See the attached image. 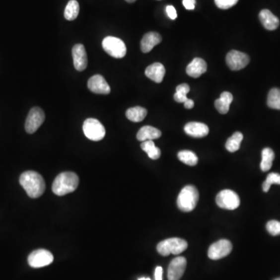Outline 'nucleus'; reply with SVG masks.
<instances>
[{
    "mask_svg": "<svg viewBox=\"0 0 280 280\" xmlns=\"http://www.w3.org/2000/svg\"><path fill=\"white\" fill-rule=\"evenodd\" d=\"M20 184L29 197L37 199L43 195L45 183L41 174L35 171L23 172L20 177Z\"/></svg>",
    "mask_w": 280,
    "mask_h": 280,
    "instance_id": "nucleus-1",
    "label": "nucleus"
},
{
    "mask_svg": "<svg viewBox=\"0 0 280 280\" xmlns=\"http://www.w3.org/2000/svg\"><path fill=\"white\" fill-rule=\"evenodd\" d=\"M79 185V178L73 172L59 174L52 184V192L56 196H63L74 192Z\"/></svg>",
    "mask_w": 280,
    "mask_h": 280,
    "instance_id": "nucleus-2",
    "label": "nucleus"
},
{
    "mask_svg": "<svg viewBox=\"0 0 280 280\" xmlns=\"http://www.w3.org/2000/svg\"><path fill=\"white\" fill-rule=\"evenodd\" d=\"M200 194L193 185H187L181 191L177 200L178 208L183 212H191L196 208Z\"/></svg>",
    "mask_w": 280,
    "mask_h": 280,
    "instance_id": "nucleus-3",
    "label": "nucleus"
},
{
    "mask_svg": "<svg viewBox=\"0 0 280 280\" xmlns=\"http://www.w3.org/2000/svg\"><path fill=\"white\" fill-rule=\"evenodd\" d=\"M188 248V243L185 240L178 237L166 239L157 244L156 250L160 255L167 256L171 255H179Z\"/></svg>",
    "mask_w": 280,
    "mask_h": 280,
    "instance_id": "nucleus-4",
    "label": "nucleus"
},
{
    "mask_svg": "<svg viewBox=\"0 0 280 280\" xmlns=\"http://www.w3.org/2000/svg\"><path fill=\"white\" fill-rule=\"evenodd\" d=\"M103 49L109 56L115 59H122L126 55V45L120 38L115 37L108 36L104 38L102 42Z\"/></svg>",
    "mask_w": 280,
    "mask_h": 280,
    "instance_id": "nucleus-5",
    "label": "nucleus"
},
{
    "mask_svg": "<svg viewBox=\"0 0 280 280\" xmlns=\"http://www.w3.org/2000/svg\"><path fill=\"white\" fill-rule=\"evenodd\" d=\"M83 133L92 141H100L105 137L106 131L101 122L95 119H87L83 122Z\"/></svg>",
    "mask_w": 280,
    "mask_h": 280,
    "instance_id": "nucleus-6",
    "label": "nucleus"
},
{
    "mask_svg": "<svg viewBox=\"0 0 280 280\" xmlns=\"http://www.w3.org/2000/svg\"><path fill=\"white\" fill-rule=\"evenodd\" d=\"M215 202L218 207L227 210H233L238 208L240 206V198L238 195L232 190L221 191L218 193Z\"/></svg>",
    "mask_w": 280,
    "mask_h": 280,
    "instance_id": "nucleus-7",
    "label": "nucleus"
},
{
    "mask_svg": "<svg viewBox=\"0 0 280 280\" xmlns=\"http://www.w3.org/2000/svg\"><path fill=\"white\" fill-rule=\"evenodd\" d=\"M45 115L43 110L34 107L29 112L25 122L26 132L29 134L35 133L39 129L40 126L43 124Z\"/></svg>",
    "mask_w": 280,
    "mask_h": 280,
    "instance_id": "nucleus-8",
    "label": "nucleus"
},
{
    "mask_svg": "<svg viewBox=\"0 0 280 280\" xmlns=\"http://www.w3.org/2000/svg\"><path fill=\"white\" fill-rule=\"evenodd\" d=\"M226 62L230 70L237 71L245 68L248 65L250 58L244 52L232 50L226 55Z\"/></svg>",
    "mask_w": 280,
    "mask_h": 280,
    "instance_id": "nucleus-9",
    "label": "nucleus"
},
{
    "mask_svg": "<svg viewBox=\"0 0 280 280\" xmlns=\"http://www.w3.org/2000/svg\"><path fill=\"white\" fill-rule=\"evenodd\" d=\"M232 244L228 240H219L209 248L208 256L212 260H218L227 256L232 251Z\"/></svg>",
    "mask_w": 280,
    "mask_h": 280,
    "instance_id": "nucleus-10",
    "label": "nucleus"
},
{
    "mask_svg": "<svg viewBox=\"0 0 280 280\" xmlns=\"http://www.w3.org/2000/svg\"><path fill=\"white\" fill-rule=\"evenodd\" d=\"M53 259L54 258L50 252L45 249H38L29 255L28 264L32 268L45 267L50 265Z\"/></svg>",
    "mask_w": 280,
    "mask_h": 280,
    "instance_id": "nucleus-11",
    "label": "nucleus"
},
{
    "mask_svg": "<svg viewBox=\"0 0 280 280\" xmlns=\"http://www.w3.org/2000/svg\"><path fill=\"white\" fill-rule=\"evenodd\" d=\"M187 261L184 257H177L171 261L167 270L168 280H180L186 269Z\"/></svg>",
    "mask_w": 280,
    "mask_h": 280,
    "instance_id": "nucleus-12",
    "label": "nucleus"
},
{
    "mask_svg": "<svg viewBox=\"0 0 280 280\" xmlns=\"http://www.w3.org/2000/svg\"><path fill=\"white\" fill-rule=\"evenodd\" d=\"M89 90L97 94H109L111 92L110 87L104 76L101 75H94L89 79L87 83Z\"/></svg>",
    "mask_w": 280,
    "mask_h": 280,
    "instance_id": "nucleus-13",
    "label": "nucleus"
},
{
    "mask_svg": "<svg viewBox=\"0 0 280 280\" xmlns=\"http://www.w3.org/2000/svg\"><path fill=\"white\" fill-rule=\"evenodd\" d=\"M73 65L77 71H83L87 67V55L85 47L82 44L75 45L72 50Z\"/></svg>",
    "mask_w": 280,
    "mask_h": 280,
    "instance_id": "nucleus-14",
    "label": "nucleus"
},
{
    "mask_svg": "<svg viewBox=\"0 0 280 280\" xmlns=\"http://www.w3.org/2000/svg\"><path fill=\"white\" fill-rule=\"evenodd\" d=\"M185 132L187 135L194 138H203L208 135L210 130L206 124L201 122H192L185 125Z\"/></svg>",
    "mask_w": 280,
    "mask_h": 280,
    "instance_id": "nucleus-15",
    "label": "nucleus"
},
{
    "mask_svg": "<svg viewBox=\"0 0 280 280\" xmlns=\"http://www.w3.org/2000/svg\"><path fill=\"white\" fill-rule=\"evenodd\" d=\"M207 70V64L201 58H196L191 62L186 68V72L189 76L199 78Z\"/></svg>",
    "mask_w": 280,
    "mask_h": 280,
    "instance_id": "nucleus-16",
    "label": "nucleus"
},
{
    "mask_svg": "<svg viewBox=\"0 0 280 280\" xmlns=\"http://www.w3.org/2000/svg\"><path fill=\"white\" fill-rule=\"evenodd\" d=\"M259 20L265 28L269 31H274L280 26L278 17L269 9H262L259 13Z\"/></svg>",
    "mask_w": 280,
    "mask_h": 280,
    "instance_id": "nucleus-17",
    "label": "nucleus"
},
{
    "mask_svg": "<svg viewBox=\"0 0 280 280\" xmlns=\"http://www.w3.org/2000/svg\"><path fill=\"white\" fill-rule=\"evenodd\" d=\"M166 70L163 64L155 63L145 69V74L151 80L160 83L165 75Z\"/></svg>",
    "mask_w": 280,
    "mask_h": 280,
    "instance_id": "nucleus-18",
    "label": "nucleus"
},
{
    "mask_svg": "<svg viewBox=\"0 0 280 280\" xmlns=\"http://www.w3.org/2000/svg\"><path fill=\"white\" fill-rule=\"evenodd\" d=\"M162 37L156 32H149L145 34L141 41V50L143 53H148L154 48L156 45L161 42Z\"/></svg>",
    "mask_w": 280,
    "mask_h": 280,
    "instance_id": "nucleus-19",
    "label": "nucleus"
},
{
    "mask_svg": "<svg viewBox=\"0 0 280 280\" xmlns=\"http://www.w3.org/2000/svg\"><path fill=\"white\" fill-rule=\"evenodd\" d=\"M162 133L160 130L152 126H145L140 129L137 135V140L141 142L146 140H153L160 138Z\"/></svg>",
    "mask_w": 280,
    "mask_h": 280,
    "instance_id": "nucleus-20",
    "label": "nucleus"
},
{
    "mask_svg": "<svg viewBox=\"0 0 280 280\" xmlns=\"http://www.w3.org/2000/svg\"><path fill=\"white\" fill-rule=\"evenodd\" d=\"M233 95L230 92H223L221 93L220 97L215 100V108L219 113L225 115L229 112L230 105L233 101Z\"/></svg>",
    "mask_w": 280,
    "mask_h": 280,
    "instance_id": "nucleus-21",
    "label": "nucleus"
},
{
    "mask_svg": "<svg viewBox=\"0 0 280 280\" xmlns=\"http://www.w3.org/2000/svg\"><path fill=\"white\" fill-rule=\"evenodd\" d=\"M126 115L127 119L131 122H140L143 121L147 115V110L142 107H133L126 111Z\"/></svg>",
    "mask_w": 280,
    "mask_h": 280,
    "instance_id": "nucleus-22",
    "label": "nucleus"
},
{
    "mask_svg": "<svg viewBox=\"0 0 280 280\" xmlns=\"http://www.w3.org/2000/svg\"><path fill=\"white\" fill-rule=\"evenodd\" d=\"M262 160L261 162V170L262 171H270L273 166V162L275 159V153L273 152V149L270 148H265L262 150Z\"/></svg>",
    "mask_w": 280,
    "mask_h": 280,
    "instance_id": "nucleus-23",
    "label": "nucleus"
},
{
    "mask_svg": "<svg viewBox=\"0 0 280 280\" xmlns=\"http://www.w3.org/2000/svg\"><path fill=\"white\" fill-rule=\"evenodd\" d=\"M141 148L142 150L147 153L148 156L152 160H157L160 158L161 155V151L158 147L155 145L153 140H146L141 144Z\"/></svg>",
    "mask_w": 280,
    "mask_h": 280,
    "instance_id": "nucleus-24",
    "label": "nucleus"
},
{
    "mask_svg": "<svg viewBox=\"0 0 280 280\" xmlns=\"http://www.w3.org/2000/svg\"><path fill=\"white\" fill-rule=\"evenodd\" d=\"M243 138H244L243 134L240 132H236V133H233V136L230 137L226 141V149L230 153H233V152L238 150L240 149V146H241Z\"/></svg>",
    "mask_w": 280,
    "mask_h": 280,
    "instance_id": "nucleus-25",
    "label": "nucleus"
},
{
    "mask_svg": "<svg viewBox=\"0 0 280 280\" xmlns=\"http://www.w3.org/2000/svg\"><path fill=\"white\" fill-rule=\"evenodd\" d=\"M79 13V2L76 0H70L66 6L64 16L67 20H74L77 18Z\"/></svg>",
    "mask_w": 280,
    "mask_h": 280,
    "instance_id": "nucleus-26",
    "label": "nucleus"
},
{
    "mask_svg": "<svg viewBox=\"0 0 280 280\" xmlns=\"http://www.w3.org/2000/svg\"><path fill=\"white\" fill-rule=\"evenodd\" d=\"M178 157L182 163L189 166H196L199 161L196 153L190 150H182L178 153Z\"/></svg>",
    "mask_w": 280,
    "mask_h": 280,
    "instance_id": "nucleus-27",
    "label": "nucleus"
},
{
    "mask_svg": "<svg viewBox=\"0 0 280 280\" xmlns=\"http://www.w3.org/2000/svg\"><path fill=\"white\" fill-rule=\"evenodd\" d=\"M268 106L273 109L280 110V89L273 88L268 95Z\"/></svg>",
    "mask_w": 280,
    "mask_h": 280,
    "instance_id": "nucleus-28",
    "label": "nucleus"
},
{
    "mask_svg": "<svg viewBox=\"0 0 280 280\" xmlns=\"http://www.w3.org/2000/svg\"><path fill=\"white\" fill-rule=\"evenodd\" d=\"M273 184L280 185V174H277V173H271L269 174L266 178V182L262 185V189L265 192H268Z\"/></svg>",
    "mask_w": 280,
    "mask_h": 280,
    "instance_id": "nucleus-29",
    "label": "nucleus"
},
{
    "mask_svg": "<svg viewBox=\"0 0 280 280\" xmlns=\"http://www.w3.org/2000/svg\"><path fill=\"white\" fill-rule=\"evenodd\" d=\"M266 229L272 236L280 235V222L277 220H270L266 224Z\"/></svg>",
    "mask_w": 280,
    "mask_h": 280,
    "instance_id": "nucleus-30",
    "label": "nucleus"
},
{
    "mask_svg": "<svg viewBox=\"0 0 280 280\" xmlns=\"http://www.w3.org/2000/svg\"><path fill=\"white\" fill-rule=\"evenodd\" d=\"M238 2V0H215V3L219 9H227L233 7Z\"/></svg>",
    "mask_w": 280,
    "mask_h": 280,
    "instance_id": "nucleus-31",
    "label": "nucleus"
},
{
    "mask_svg": "<svg viewBox=\"0 0 280 280\" xmlns=\"http://www.w3.org/2000/svg\"><path fill=\"white\" fill-rule=\"evenodd\" d=\"M189 91H190V86L187 83H182L177 86L176 93L187 96V93H189Z\"/></svg>",
    "mask_w": 280,
    "mask_h": 280,
    "instance_id": "nucleus-32",
    "label": "nucleus"
},
{
    "mask_svg": "<svg viewBox=\"0 0 280 280\" xmlns=\"http://www.w3.org/2000/svg\"><path fill=\"white\" fill-rule=\"evenodd\" d=\"M166 11H167V16L171 19V20H175L177 18V12L175 8L173 6V5H167V8H166Z\"/></svg>",
    "mask_w": 280,
    "mask_h": 280,
    "instance_id": "nucleus-33",
    "label": "nucleus"
},
{
    "mask_svg": "<svg viewBox=\"0 0 280 280\" xmlns=\"http://www.w3.org/2000/svg\"><path fill=\"white\" fill-rule=\"evenodd\" d=\"M196 0H183V5L185 9L189 10H193L195 9V5H196Z\"/></svg>",
    "mask_w": 280,
    "mask_h": 280,
    "instance_id": "nucleus-34",
    "label": "nucleus"
},
{
    "mask_svg": "<svg viewBox=\"0 0 280 280\" xmlns=\"http://www.w3.org/2000/svg\"><path fill=\"white\" fill-rule=\"evenodd\" d=\"M174 98L175 101L178 103H185L189 99L186 95H183V94L178 93H174Z\"/></svg>",
    "mask_w": 280,
    "mask_h": 280,
    "instance_id": "nucleus-35",
    "label": "nucleus"
},
{
    "mask_svg": "<svg viewBox=\"0 0 280 280\" xmlns=\"http://www.w3.org/2000/svg\"><path fill=\"white\" fill-rule=\"evenodd\" d=\"M155 280H163V269L160 266L155 270Z\"/></svg>",
    "mask_w": 280,
    "mask_h": 280,
    "instance_id": "nucleus-36",
    "label": "nucleus"
},
{
    "mask_svg": "<svg viewBox=\"0 0 280 280\" xmlns=\"http://www.w3.org/2000/svg\"><path fill=\"white\" fill-rule=\"evenodd\" d=\"M194 101L191 100V99H188L185 102V108L186 109H192V108H194Z\"/></svg>",
    "mask_w": 280,
    "mask_h": 280,
    "instance_id": "nucleus-37",
    "label": "nucleus"
},
{
    "mask_svg": "<svg viewBox=\"0 0 280 280\" xmlns=\"http://www.w3.org/2000/svg\"><path fill=\"white\" fill-rule=\"evenodd\" d=\"M126 2H130V3H133V2H135L137 0H126Z\"/></svg>",
    "mask_w": 280,
    "mask_h": 280,
    "instance_id": "nucleus-38",
    "label": "nucleus"
},
{
    "mask_svg": "<svg viewBox=\"0 0 280 280\" xmlns=\"http://www.w3.org/2000/svg\"><path fill=\"white\" fill-rule=\"evenodd\" d=\"M138 280H151L149 278H145V277H142V278H140Z\"/></svg>",
    "mask_w": 280,
    "mask_h": 280,
    "instance_id": "nucleus-39",
    "label": "nucleus"
},
{
    "mask_svg": "<svg viewBox=\"0 0 280 280\" xmlns=\"http://www.w3.org/2000/svg\"><path fill=\"white\" fill-rule=\"evenodd\" d=\"M280 280V278L275 279V280Z\"/></svg>",
    "mask_w": 280,
    "mask_h": 280,
    "instance_id": "nucleus-40",
    "label": "nucleus"
}]
</instances>
